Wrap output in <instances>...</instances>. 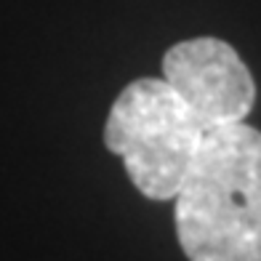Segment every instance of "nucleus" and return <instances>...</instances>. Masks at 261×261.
Instances as JSON below:
<instances>
[{"instance_id":"f257e3e1","label":"nucleus","mask_w":261,"mask_h":261,"mask_svg":"<svg viewBox=\"0 0 261 261\" xmlns=\"http://www.w3.org/2000/svg\"><path fill=\"white\" fill-rule=\"evenodd\" d=\"M173 203L189 261H261V130H205Z\"/></svg>"},{"instance_id":"f03ea898","label":"nucleus","mask_w":261,"mask_h":261,"mask_svg":"<svg viewBox=\"0 0 261 261\" xmlns=\"http://www.w3.org/2000/svg\"><path fill=\"white\" fill-rule=\"evenodd\" d=\"M203 136L205 125L163 77L125 86L104 123V144L123 160L130 184L160 203L176 200Z\"/></svg>"},{"instance_id":"7ed1b4c3","label":"nucleus","mask_w":261,"mask_h":261,"mask_svg":"<svg viewBox=\"0 0 261 261\" xmlns=\"http://www.w3.org/2000/svg\"><path fill=\"white\" fill-rule=\"evenodd\" d=\"M163 80L179 93L205 130L245 123L256 101V83L243 59L219 38H192L163 56Z\"/></svg>"}]
</instances>
